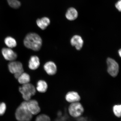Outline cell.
<instances>
[{
    "label": "cell",
    "mask_w": 121,
    "mask_h": 121,
    "mask_svg": "<svg viewBox=\"0 0 121 121\" xmlns=\"http://www.w3.org/2000/svg\"><path fill=\"white\" fill-rule=\"evenodd\" d=\"M27 107L30 112L33 115H37L40 112V108L38 103L34 99L27 101Z\"/></svg>",
    "instance_id": "7"
},
{
    "label": "cell",
    "mask_w": 121,
    "mask_h": 121,
    "mask_svg": "<svg viewBox=\"0 0 121 121\" xmlns=\"http://www.w3.org/2000/svg\"><path fill=\"white\" fill-rule=\"evenodd\" d=\"M24 43L25 46L28 49L37 51L41 47L42 40L38 35L35 33H30L26 36Z\"/></svg>",
    "instance_id": "1"
},
{
    "label": "cell",
    "mask_w": 121,
    "mask_h": 121,
    "mask_svg": "<svg viewBox=\"0 0 121 121\" xmlns=\"http://www.w3.org/2000/svg\"><path fill=\"white\" fill-rule=\"evenodd\" d=\"M65 99L68 102L72 103L79 102L81 98L80 95L77 92L72 91L68 92L66 95Z\"/></svg>",
    "instance_id": "10"
},
{
    "label": "cell",
    "mask_w": 121,
    "mask_h": 121,
    "mask_svg": "<svg viewBox=\"0 0 121 121\" xmlns=\"http://www.w3.org/2000/svg\"><path fill=\"white\" fill-rule=\"evenodd\" d=\"M9 71L11 73L14 74L15 78L17 79L24 72L22 65L20 62L13 61L8 65Z\"/></svg>",
    "instance_id": "4"
},
{
    "label": "cell",
    "mask_w": 121,
    "mask_h": 121,
    "mask_svg": "<svg viewBox=\"0 0 121 121\" xmlns=\"http://www.w3.org/2000/svg\"><path fill=\"white\" fill-rule=\"evenodd\" d=\"M121 49H120L119 51V55H120V56H121Z\"/></svg>",
    "instance_id": "23"
},
{
    "label": "cell",
    "mask_w": 121,
    "mask_h": 121,
    "mask_svg": "<svg viewBox=\"0 0 121 121\" xmlns=\"http://www.w3.org/2000/svg\"><path fill=\"white\" fill-rule=\"evenodd\" d=\"M4 42L6 45L10 48H15L17 45L16 40L11 37H6L4 39Z\"/></svg>",
    "instance_id": "17"
},
{
    "label": "cell",
    "mask_w": 121,
    "mask_h": 121,
    "mask_svg": "<svg viewBox=\"0 0 121 121\" xmlns=\"http://www.w3.org/2000/svg\"><path fill=\"white\" fill-rule=\"evenodd\" d=\"M113 113L116 117L119 118L121 117V105H115L113 107Z\"/></svg>",
    "instance_id": "19"
},
{
    "label": "cell",
    "mask_w": 121,
    "mask_h": 121,
    "mask_svg": "<svg viewBox=\"0 0 121 121\" xmlns=\"http://www.w3.org/2000/svg\"><path fill=\"white\" fill-rule=\"evenodd\" d=\"M84 111L82 104L79 102L72 103L69 106V111L72 117L77 118L82 115Z\"/></svg>",
    "instance_id": "5"
},
{
    "label": "cell",
    "mask_w": 121,
    "mask_h": 121,
    "mask_svg": "<svg viewBox=\"0 0 121 121\" xmlns=\"http://www.w3.org/2000/svg\"><path fill=\"white\" fill-rule=\"evenodd\" d=\"M35 121H51V119L47 115L42 114L37 116Z\"/></svg>",
    "instance_id": "20"
},
{
    "label": "cell",
    "mask_w": 121,
    "mask_h": 121,
    "mask_svg": "<svg viewBox=\"0 0 121 121\" xmlns=\"http://www.w3.org/2000/svg\"><path fill=\"white\" fill-rule=\"evenodd\" d=\"M19 90L22 95V98L26 101L31 99L32 96L36 93V89L33 84L28 83L22 85L19 87Z\"/></svg>",
    "instance_id": "3"
},
{
    "label": "cell",
    "mask_w": 121,
    "mask_h": 121,
    "mask_svg": "<svg viewBox=\"0 0 121 121\" xmlns=\"http://www.w3.org/2000/svg\"><path fill=\"white\" fill-rule=\"evenodd\" d=\"M115 7L119 12L121 11V1L119 0L115 4Z\"/></svg>",
    "instance_id": "22"
},
{
    "label": "cell",
    "mask_w": 121,
    "mask_h": 121,
    "mask_svg": "<svg viewBox=\"0 0 121 121\" xmlns=\"http://www.w3.org/2000/svg\"><path fill=\"white\" fill-rule=\"evenodd\" d=\"M78 11L73 7H71L68 9L65 15L66 18L69 21L75 20L78 17Z\"/></svg>",
    "instance_id": "13"
},
{
    "label": "cell",
    "mask_w": 121,
    "mask_h": 121,
    "mask_svg": "<svg viewBox=\"0 0 121 121\" xmlns=\"http://www.w3.org/2000/svg\"><path fill=\"white\" fill-rule=\"evenodd\" d=\"M37 25L39 28L42 30L46 28L50 23V21L49 18L44 17L42 18L38 19L36 21Z\"/></svg>",
    "instance_id": "14"
},
{
    "label": "cell",
    "mask_w": 121,
    "mask_h": 121,
    "mask_svg": "<svg viewBox=\"0 0 121 121\" xmlns=\"http://www.w3.org/2000/svg\"><path fill=\"white\" fill-rule=\"evenodd\" d=\"M48 88L47 83L45 81L40 80L38 82L36 89L38 91L41 93H44L47 91Z\"/></svg>",
    "instance_id": "15"
},
{
    "label": "cell",
    "mask_w": 121,
    "mask_h": 121,
    "mask_svg": "<svg viewBox=\"0 0 121 121\" xmlns=\"http://www.w3.org/2000/svg\"><path fill=\"white\" fill-rule=\"evenodd\" d=\"M44 69L47 73L49 75H54L57 72V68L56 65L52 61L47 62L44 66Z\"/></svg>",
    "instance_id": "9"
},
{
    "label": "cell",
    "mask_w": 121,
    "mask_h": 121,
    "mask_svg": "<svg viewBox=\"0 0 121 121\" xmlns=\"http://www.w3.org/2000/svg\"><path fill=\"white\" fill-rule=\"evenodd\" d=\"M3 56L6 60L13 61L16 59L17 57L16 52L10 48H4L1 51Z\"/></svg>",
    "instance_id": "8"
},
{
    "label": "cell",
    "mask_w": 121,
    "mask_h": 121,
    "mask_svg": "<svg viewBox=\"0 0 121 121\" xmlns=\"http://www.w3.org/2000/svg\"><path fill=\"white\" fill-rule=\"evenodd\" d=\"M107 71L109 74L112 77L117 76L119 72V66L115 60L110 58L107 59Z\"/></svg>",
    "instance_id": "6"
},
{
    "label": "cell",
    "mask_w": 121,
    "mask_h": 121,
    "mask_svg": "<svg viewBox=\"0 0 121 121\" xmlns=\"http://www.w3.org/2000/svg\"><path fill=\"white\" fill-rule=\"evenodd\" d=\"M40 60L37 56H32L30 58L29 62V67L31 70H35L40 65Z\"/></svg>",
    "instance_id": "12"
},
{
    "label": "cell",
    "mask_w": 121,
    "mask_h": 121,
    "mask_svg": "<svg viewBox=\"0 0 121 121\" xmlns=\"http://www.w3.org/2000/svg\"><path fill=\"white\" fill-rule=\"evenodd\" d=\"M9 5L12 8L17 9L21 7V3L18 0H7Z\"/></svg>",
    "instance_id": "18"
},
{
    "label": "cell",
    "mask_w": 121,
    "mask_h": 121,
    "mask_svg": "<svg viewBox=\"0 0 121 121\" xmlns=\"http://www.w3.org/2000/svg\"><path fill=\"white\" fill-rule=\"evenodd\" d=\"M7 109V106L4 102L0 103V116L4 114Z\"/></svg>",
    "instance_id": "21"
},
{
    "label": "cell",
    "mask_w": 121,
    "mask_h": 121,
    "mask_svg": "<svg viewBox=\"0 0 121 121\" xmlns=\"http://www.w3.org/2000/svg\"><path fill=\"white\" fill-rule=\"evenodd\" d=\"M15 117L18 121H30L32 119L33 115L29 110L27 101L22 102L16 110Z\"/></svg>",
    "instance_id": "2"
},
{
    "label": "cell",
    "mask_w": 121,
    "mask_h": 121,
    "mask_svg": "<svg viewBox=\"0 0 121 121\" xmlns=\"http://www.w3.org/2000/svg\"><path fill=\"white\" fill-rule=\"evenodd\" d=\"M17 79L20 84L23 85L29 83L30 78L28 74L23 72L20 76Z\"/></svg>",
    "instance_id": "16"
},
{
    "label": "cell",
    "mask_w": 121,
    "mask_h": 121,
    "mask_svg": "<svg viewBox=\"0 0 121 121\" xmlns=\"http://www.w3.org/2000/svg\"><path fill=\"white\" fill-rule=\"evenodd\" d=\"M70 42L72 45L75 46L76 49L78 50L81 49L84 43L82 38L78 35L74 36L71 39Z\"/></svg>",
    "instance_id": "11"
}]
</instances>
